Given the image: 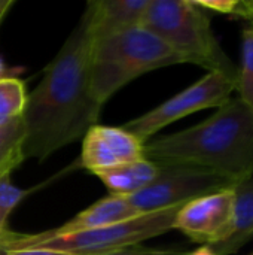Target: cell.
I'll return each instance as SVG.
<instances>
[{
    "label": "cell",
    "mask_w": 253,
    "mask_h": 255,
    "mask_svg": "<svg viewBox=\"0 0 253 255\" xmlns=\"http://www.w3.org/2000/svg\"><path fill=\"white\" fill-rule=\"evenodd\" d=\"M142 27L166 42L185 63L237 79L239 67L221 48L209 13L195 0H149Z\"/></svg>",
    "instance_id": "obj_4"
},
{
    "label": "cell",
    "mask_w": 253,
    "mask_h": 255,
    "mask_svg": "<svg viewBox=\"0 0 253 255\" xmlns=\"http://www.w3.org/2000/svg\"><path fill=\"white\" fill-rule=\"evenodd\" d=\"M179 63H185L183 58L143 27L94 40L91 54L94 96L104 105L118 90L140 75Z\"/></svg>",
    "instance_id": "obj_3"
},
{
    "label": "cell",
    "mask_w": 253,
    "mask_h": 255,
    "mask_svg": "<svg viewBox=\"0 0 253 255\" xmlns=\"http://www.w3.org/2000/svg\"><path fill=\"white\" fill-rule=\"evenodd\" d=\"M27 105V93L22 81L6 78L0 81V127L22 118Z\"/></svg>",
    "instance_id": "obj_15"
},
{
    "label": "cell",
    "mask_w": 253,
    "mask_h": 255,
    "mask_svg": "<svg viewBox=\"0 0 253 255\" xmlns=\"http://www.w3.org/2000/svg\"><path fill=\"white\" fill-rule=\"evenodd\" d=\"M24 160V123L18 118L0 127V178L9 176Z\"/></svg>",
    "instance_id": "obj_14"
},
{
    "label": "cell",
    "mask_w": 253,
    "mask_h": 255,
    "mask_svg": "<svg viewBox=\"0 0 253 255\" xmlns=\"http://www.w3.org/2000/svg\"><path fill=\"white\" fill-rule=\"evenodd\" d=\"M12 4H13V1H10V0H0V22L4 18V15L7 13V10L10 9Z\"/></svg>",
    "instance_id": "obj_22"
},
{
    "label": "cell",
    "mask_w": 253,
    "mask_h": 255,
    "mask_svg": "<svg viewBox=\"0 0 253 255\" xmlns=\"http://www.w3.org/2000/svg\"><path fill=\"white\" fill-rule=\"evenodd\" d=\"M149 0H94L86 4L82 18L92 40L142 27Z\"/></svg>",
    "instance_id": "obj_10"
},
{
    "label": "cell",
    "mask_w": 253,
    "mask_h": 255,
    "mask_svg": "<svg viewBox=\"0 0 253 255\" xmlns=\"http://www.w3.org/2000/svg\"><path fill=\"white\" fill-rule=\"evenodd\" d=\"M160 170L161 164L142 158L116 169L98 172L95 176L106 185L112 196L128 197L154 182L160 175Z\"/></svg>",
    "instance_id": "obj_13"
},
{
    "label": "cell",
    "mask_w": 253,
    "mask_h": 255,
    "mask_svg": "<svg viewBox=\"0 0 253 255\" xmlns=\"http://www.w3.org/2000/svg\"><path fill=\"white\" fill-rule=\"evenodd\" d=\"M183 206V205H182ZM182 206L142 214L128 221L95 230L54 236L34 241L30 235H18L4 247L7 250H54L69 255H106L137 247L139 244L173 230L176 215Z\"/></svg>",
    "instance_id": "obj_5"
},
{
    "label": "cell",
    "mask_w": 253,
    "mask_h": 255,
    "mask_svg": "<svg viewBox=\"0 0 253 255\" xmlns=\"http://www.w3.org/2000/svg\"><path fill=\"white\" fill-rule=\"evenodd\" d=\"M24 196L25 191L10 182V175L0 178V247H6L16 236L15 232L9 230L7 220Z\"/></svg>",
    "instance_id": "obj_17"
},
{
    "label": "cell",
    "mask_w": 253,
    "mask_h": 255,
    "mask_svg": "<svg viewBox=\"0 0 253 255\" xmlns=\"http://www.w3.org/2000/svg\"><path fill=\"white\" fill-rule=\"evenodd\" d=\"M234 206V187L201 196L185 203L174 220L173 230L182 232L191 242L215 245L230 227Z\"/></svg>",
    "instance_id": "obj_8"
},
{
    "label": "cell",
    "mask_w": 253,
    "mask_h": 255,
    "mask_svg": "<svg viewBox=\"0 0 253 255\" xmlns=\"http://www.w3.org/2000/svg\"><path fill=\"white\" fill-rule=\"evenodd\" d=\"M236 15L248 19L251 22V27H253V0H240Z\"/></svg>",
    "instance_id": "obj_21"
},
{
    "label": "cell",
    "mask_w": 253,
    "mask_h": 255,
    "mask_svg": "<svg viewBox=\"0 0 253 255\" xmlns=\"http://www.w3.org/2000/svg\"><path fill=\"white\" fill-rule=\"evenodd\" d=\"M183 251H176V250H148V248H140V247H131L125 248L116 253L106 255H185Z\"/></svg>",
    "instance_id": "obj_19"
},
{
    "label": "cell",
    "mask_w": 253,
    "mask_h": 255,
    "mask_svg": "<svg viewBox=\"0 0 253 255\" xmlns=\"http://www.w3.org/2000/svg\"><path fill=\"white\" fill-rule=\"evenodd\" d=\"M139 215H142V214L128 202L127 197L110 194V196L95 202L85 211L79 212L75 218H72L66 224H63L57 229L43 232V233L30 235V238L34 241H42V239H49L54 236H61V235L95 230V229L118 224L122 221H128Z\"/></svg>",
    "instance_id": "obj_11"
},
{
    "label": "cell",
    "mask_w": 253,
    "mask_h": 255,
    "mask_svg": "<svg viewBox=\"0 0 253 255\" xmlns=\"http://www.w3.org/2000/svg\"><path fill=\"white\" fill-rule=\"evenodd\" d=\"M239 99L253 109V27H246L242 34V64L236 81Z\"/></svg>",
    "instance_id": "obj_16"
},
{
    "label": "cell",
    "mask_w": 253,
    "mask_h": 255,
    "mask_svg": "<svg viewBox=\"0 0 253 255\" xmlns=\"http://www.w3.org/2000/svg\"><path fill=\"white\" fill-rule=\"evenodd\" d=\"M240 0H195V3L204 9L207 13H222V15H236Z\"/></svg>",
    "instance_id": "obj_18"
},
{
    "label": "cell",
    "mask_w": 253,
    "mask_h": 255,
    "mask_svg": "<svg viewBox=\"0 0 253 255\" xmlns=\"http://www.w3.org/2000/svg\"><path fill=\"white\" fill-rule=\"evenodd\" d=\"M9 255H69L61 251L54 250H42V248H30V250H7Z\"/></svg>",
    "instance_id": "obj_20"
},
{
    "label": "cell",
    "mask_w": 253,
    "mask_h": 255,
    "mask_svg": "<svg viewBox=\"0 0 253 255\" xmlns=\"http://www.w3.org/2000/svg\"><path fill=\"white\" fill-rule=\"evenodd\" d=\"M236 78L222 72H209L200 81L170 97L160 106L125 123L122 128L146 143L160 130L180 118L198 111L225 105L236 90Z\"/></svg>",
    "instance_id": "obj_6"
},
{
    "label": "cell",
    "mask_w": 253,
    "mask_h": 255,
    "mask_svg": "<svg viewBox=\"0 0 253 255\" xmlns=\"http://www.w3.org/2000/svg\"><path fill=\"white\" fill-rule=\"evenodd\" d=\"M234 185L227 176L209 169L186 164H161L157 179L127 199L140 214H148L182 206L194 199Z\"/></svg>",
    "instance_id": "obj_7"
},
{
    "label": "cell",
    "mask_w": 253,
    "mask_h": 255,
    "mask_svg": "<svg viewBox=\"0 0 253 255\" xmlns=\"http://www.w3.org/2000/svg\"><path fill=\"white\" fill-rule=\"evenodd\" d=\"M6 78H12V75H10L9 69L4 66V63H3L1 58H0V81H1V79H6Z\"/></svg>",
    "instance_id": "obj_24"
},
{
    "label": "cell",
    "mask_w": 253,
    "mask_h": 255,
    "mask_svg": "<svg viewBox=\"0 0 253 255\" xmlns=\"http://www.w3.org/2000/svg\"><path fill=\"white\" fill-rule=\"evenodd\" d=\"M253 238V178L234 185V206L225 238L207 245L215 255H231L240 251Z\"/></svg>",
    "instance_id": "obj_12"
},
{
    "label": "cell",
    "mask_w": 253,
    "mask_h": 255,
    "mask_svg": "<svg viewBox=\"0 0 253 255\" xmlns=\"http://www.w3.org/2000/svg\"><path fill=\"white\" fill-rule=\"evenodd\" d=\"M92 37L81 18L58 54L27 96L22 114L24 157L45 160L84 137L97 124L103 105L91 84Z\"/></svg>",
    "instance_id": "obj_1"
},
{
    "label": "cell",
    "mask_w": 253,
    "mask_h": 255,
    "mask_svg": "<svg viewBox=\"0 0 253 255\" xmlns=\"http://www.w3.org/2000/svg\"><path fill=\"white\" fill-rule=\"evenodd\" d=\"M251 255H253V251H252V253H251Z\"/></svg>",
    "instance_id": "obj_26"
},
{
    "label": "cell",
    "mask_w": 253,
    "mask_h": 255,
    "mask_svg": "<svg viewBox=\"0 0 253 255\" xmlns=\"http://www.w3.org/2000/svg\"><path fill=\"white\" fill-rule=\"evenodd\" d=\"M185 255H215L212 253V250L207 247V245H203V247H200L198 250H195V251H192V253H186Z\"/></svg>",
    "instance_id": "obj_23"
},
{
    "label": "cell",
    "mask_w": 253,
    "mask_h": 255,
    "mask_svg": "<svg viewBox=\"0 0 253 255\" xmlns=\"http://www.w3.org/2000/svg\"><path fill=\"white\" fill-rule=\"evenodd\" d=\"M142 158H145V143L122 127L95 124L84 136L81 163L94 175Z\"/></svg>",
    "instance_id": "obj_9"
},
{
    "label": "cell",
    "mask_w": 253,
    "mask_h": 255,
    "mask_svg": "<svg viewBox=\"0 0 253 255\" xmlns=\"http://www.w3.org/2000/svg\"><path fill=\"white\" fill-rule=\"evenodd\" d=\"M145 158L213 170L234 184L253 178V109L239 97L203 123L145 143Z\"/></svg>",
    "instance_id": "obj_2"
},
{
    "label": "cell",
    "mask_w": 253,
    "mask_h": 255,
    "mask_svg": "<svg viewBox=\"0 0 253 255\" xmlns=\"http://www.w3.org/2000/svg\"><path fill=\"white\" fill-rule=\"evenodd\" d=\"M0 255H9L7 248H4V247H0Z\"/></svg>",
    "instance_id": "obj_25"
}]
</instances>
